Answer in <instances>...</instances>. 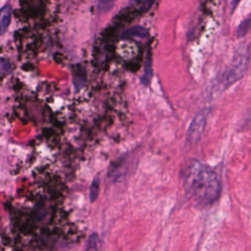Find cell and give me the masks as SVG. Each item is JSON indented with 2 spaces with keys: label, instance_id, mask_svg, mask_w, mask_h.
<instances>
[{
  "label": "cell",
  "instance_id": "cell-3",
  "mask_svg": "<svg viewBox=\"0 0 251 251\" xmlns=\"http://www.w3.org/2000/svg\"><path fill=\"white\" fill-rule=\"evenodd\" d=\"M209 114H210V109L205 108V109H202L200 112H198L194 116L187 129L186 138L188 142L195 143L199 140L202 133L204 132Z\"/></svg>",
  "mask_w": 251,
  "mask_h": 251
},
{
  "label": "cell",
  "instance_id": "cell-1",
  "mask_svg": "<svg viewBox=\"0 0 251 251\" xmlns=\"http://www.w3.org/2000/svg\"><path fill=\"white\" fill-rule=\"evenodd\" d=\"M182 186L185 195L196 205L206 207L216 202L221 194L217 173L207 164L191 159L182 169Z\"/></svg>",
  "mask_w": 251,
  "mask_h": 251
},
{
  "label": "cell",
  "instance_id": "cell-13",
  "mask_svg": "<svg viewBox=\"0 0 251 251\" xmlns=\"http://www.w3.org/2000/svg\"><path fill=\"white\" fill-rule=\"evenodd\" d=\"M239 1H240V0H233V2H232V7L234 8V7L237 5V3H238Z\"/></svg>",
  "mask_w": 251,
  "mask_h": 251
},
{
  "label": "cell",
  "instance_id": "cell-11",
  "mask_svg": "<svg viewBox=\"0 0 251 251\" xmlns=\"http://www.w3.org/2000/svg\"><path fill=\"white\" fill-rule=\"evenodd\" d=\"M115 0H99L98 1V11L99 12H105L109 10L114 3Z\"/></svg>",
  "mask_w": 251,
  "mask_h": 251
},
{
  "label": "cell",
  "instance_id": "cell-9",
  "mask_svg": "<svg viewBox=\"0 0 251 251\" xmlns=\"http://www.w3.org/2000/svg\"><path fill=\"white\" fill-rule=\"evenodd\" d=\"M99 184H100V180L98 177H95L90 185V189H89V199L91 202H94L97 197H98V193H99Z\"/></svg>",
  "mask_w": 251,
  "mask_h": 251
},
{
  "label": "cell",
  "instance_id": "cell-7",
  "mask_svg": "<svg viewBox=\"0 0 251 251\" xmlns=\"http://www.w3.org/2000/svg\"><path fill=\"white\" fill-rule=\"evenodd\" d=\"M85 78H86V75H85L84 69L81 67H77L74 75V84L76 90L80 89L85 84V80H86Z\"/></svg>",
  "mask_w": 251,
  "mask_h": 251
},
{
  "label": "cell",
  "instance_id": "cell-12",
  "mask_svg": "<svg viewBox=\"0 0 251 251\" xmlns=\"http://www.w3.org/2000/svg\"><path fill=\"white\" fill-rule=\"evenodd\" d=\"M155 1H156V0H144V1H143V4H142V9H143L144 11L150 9V8L153 6V4L155 3Z\"/></svg>",
  "mask_w": 251,
  "mask_h": 251
},
{
  "label": "cell",
  "instance_id": "cell-4",
  "mask_svg": "<svg viewBox=\"0 0 251 251\" xmlns=\"http://www.w3.org/2000/svg\"><path fill=\"white\" fill-rule=\"evenodd\" d=\"M149 36V31L147 28L141 25H134L127 28L123 32V39H132V38H146Z\"/></svg>",
  "mask_w": 251,
  "mask_h": 251
},
{
  "label": "cell",
  "instance_id": "cell-6",
  "mask_svg": "<svg viewBox=\"0 0 251 251\" xmlns=\"http://www.w3.org/2000/svg\"><path fill=\"white\" fill-rule=\"evenodd\" d=\"M153 75V68H152V61L151 58L149 56H147V59L145 61V65H144V72L143 75L140 77V81L144 86H148L151 78Z\"/></svg>",
  "mask_w": 251,
  "mask_h": 251
},
{
  "label": "cell",
  "instance_id": "cell-8",
  "mask_svg": "<svg viewBox=\"0 0 251 251\" xmlns=\"http://www.w3.org/2000/svg\"><path fill=\"white\" fill-rule=\"evenodd\" d=\"M250 22H251L250 18H247L238 25V27L236 29L237 37H244L248 33V31L250 29Z\"/></svg>",
  "mask_w": 251,
  "mask_h": 251
},
{
  "label": "cell",
  "instance_id": "cell-2",
  "mask_svg": "<svg viewBox=\"0 0 251 251\" xmlns=\"http://www.w3.org/2000/svg\"><path fill=\"white\" fill-rule=\"evenodd\" d=\"M248 63H249V52L247 49L245 54L242 53L236 56L234 58V61L231 63V65L222 75V77L219 82L220 87L224 90L229 87L236 80L240 79L248 69Z\"/></svg>",
  "mask_w": 251,
  "mask_h": 251
},
{
  "label": "cell",
  "instance_id": "cell-10",
  "mask_svg": "<svg viewBox=\"0 0 251 251\" xmlns=\"http://www.w3.org/2000/svg\"><path fill=\"white\" fill-rule=\"evenodd\" d=\"M99 249V236L96 232L89 235L86 244V250H98Z\"/></svg>",
  "mask_w": 251,
  "mask_h": 251
},
{
  "label": "cell",
  "instance_id": "cell-5",
  "mask_svg": "<svg viewBox=\"0 0 251 251\" xmlns=\"http://www.w3.org/2000/svg\"><path fill=\"white\" fill-rule=\"evenodd\" d=\"M12 9L10 5H5L0 9V35L4 34L11 23Z\"/></svg>",
  "mask_w": 251,
  "mask_h": 251
}]
</instances>
